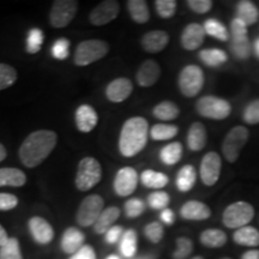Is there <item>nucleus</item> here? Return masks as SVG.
I'll return each mask as SVG.
<instances>
[{
	"label": "nucleus",
	"mask_w": 259,
	"mask_h": 259,
	"mask_svg": "<svg viewBox=\"0 0 259 259\" xmlns=\"http://www.w3.org/2000/svg\"><path fill=\"white\" fill-rule=\"evenodd\" d=\"M58 136L51 130H37L24 139L19 148V158L28 168H35L50 156L57 145Z\"/></svg>",
	"instance_id": "obj_1"
},
{
	"label": "nucleus",
	"mask_w": 259,
	"mask_h": 259,
	"mask_svg": "<svg viewBox=\"0 0 259 259\" xmlns=\"http://www.w3.org/2000/svg\"><path fill=\"white\" fill-rule=\"evenodd\" d=\"M149 137V124L142 116L130 118L122 125L119 136V151L122 156L134 157L145 148Z\"/></svg>",
	"instance_id": "obj_2"
},
{
	"label": "nucleus",
	"mask_w": 259,
	"mask_h": 259,
	"mask_svg": "<svg viewBox=\"0 0 259 259\" xmlns=\"http://www.w3.org/2000/svg\"><path fill=\"white\" fill-rule=\"evenodd\" d=\"M102 168L100 162L94 157H84L79 161L74 184L82 192L89 191L101 181Z\"/></svg>",
	"instance_id": "obj_3"
},
{
	"label": "nucleus",
	"mask_w": 259,
	"mask_h": 259,
	"mask_svg": "<svg viewBox=\"0 0 259 259\" xmlns=\"http://www.w3.org/2000/svg\"><path fill=\"white\" fill-rule=\"evenodd\" d=\"M250 139V131L245 126H234L228 131L222 142V154L229 163L239 160L242 149Z\"/></svg>",
	"instance_id": "obj_4"
},
{
	"label": "nucleus",
	"mask_w": 259,
	"mask_h": 259,
	"mask_svg": "<svg viewBox=\"0 0 259 259\" xmlns=\"http://www.w3.org/2000/svg\"><path fill=\"white\" fill-rule=\"evenodd\" d=\"M196 111L203 118L211 120H225L231 115L232 105L222 97L205 95L196 102Z\"/></svg>",
	"instance_id": "obj_5"
},
{
	"label": "nucleus",
	"mask_w": 259,
	"mask_h": 259,
	"mask_svg": "<svg viewBox=\"0 0 259 259\" xmlns=\"http://www.w3.org/2000/svg\"><path fill=\"white\" fill-rule=\"evenodd\" d=\"M253 205L244 200L229 204L222 213V222L227 228L239 229L248 226L254 218Z\"/></svg>",
	"instance_id": "obj_6"
},
{
	"label": "nucleus",
	"mask_w": 259,
	"mask_h": 259,
	"mask_svg": "<svg viewBox=\"0 0 259 259\" xmlns=\"http://www.w3.org/2000/svg\"><path fill=\"white\" fill-rule=\"evenodd\" d=\"M247 25L238 17L232 19L231 23V52L238 60H246L251 56L252 46L248 38Z\"/></svg>",
	"instance_id": "obj_7"
},
{
	"label": "nucleus",
	"mask_w": 259,
	"mask_h": 259,
	"mask_svg": "<svg viewBox=\"0 0 259 259\" xmlns=\"http://www.w3.org/2000/svg\"><path fill=\"white\" fill-rule=\"evenodd\" d=\"M109 52V45L102 40H87L79 42L74 51V64L77 66H88L102 59Z\"/></svg>",
	"instance_id": "obj_8"
},
{
	"label": "nucleus",
	"mask_w": 259,
	"mask_h": 259,
	"mask_svg": "<svg viewBox=\"0 0 259 259\" xmlns=\"http://www.w3.org/2000/svg\"><path fill=\"white\" fill-rule=\"evenodd\" d=\"M204 72L198 65H186L178 77L180 93L185 97H194L202 92L204 87Z\"/></svg>",
	"instance_id": "obj_9"
},
{
	"label": "nucleus",
	"mask_w": 259,
	"mask_h": 259,
	"mask_svg": "<svg viewBox=\"0 0 259 259\" xmlns=\"http://www.w3.org/2000/svg\"><path fill=\"white\" fill-rule=\"evenodd\" d=\"M105 205V200L99 194H90L79 204L76 213V221L82 227L94 226L100 218Z\"/></svg>",
	"instance_id": "obj_10"
},
{
	"label": "nucleus",
	"mask_w": 259,
	"mask_h": 259,
	"mask_svg": "<svg viewBox=\"0 0 259 259\" xmlns=\"http://www.w3.org/2000/svg\"><path fill=\"white\" fill-rule=\"evenodd\" d=\"M78 11V2L76 0H57L52 5L50 22L52 27L61 29L67 27L73 21Z\"/></svg>",
	"instance_id": "obj_11"
},
{
	"label": "nucleus",
	"mask_w": 259,
	"mask_h": 259,
	"mask_svg": "<svg viewBox=\"0 0 259 259\" xmlns=\"http://www.w3.org/2000/svg\"><path fill=\"white\" fill-rule=\"evenodd\" d=\"M222 170V158L216 151L204 155L199 166L200 180L205 186H213L218 183Z\"/></svg>",
	"instance_id": "obj_12"
},
{
	"label": "nucleus",
	"mask_w": 259,
	"mask_h": 259,
	"mask_svg": "<svg viewBox=\"0 0 259 259\" xmlns=\"http://www.w3.org/2000/svg\"><path fill=\"white\" fill-rule=\"evenodd\" d=\"M138 180V173L135 168H121V169H119L118 173H116V176L114 178V183H113L114 192L118 194L119 197L131 196V194L136 191V189H137Z\"/></svg>",
	"instance_id": "obj_13"
},
{
	"label": "nucleus",
	"mask_w": 259,
	"mask_h": 259,
	"mask_svg": "<svg viewBox=\"0 0 259 259\" xmlns=\"http://www.w3.org/2000/svg\"><path fill=\"white\" fill-rule=\"evenodd\" d=\"M119 11H120V6H119L118 2H115V0H106V2L100 3L90 12L89 21L90 23L96 25V27H101V25H106L109 22L114 21L118 17Z\"/></svg>",
	"instance_id": "obj_14"
},
{
	"label": "nucleus",
	"mask_w": 259,
	"mask_h": 259,
	"mask_svg": "<svg viewBox=\"0 0 259 259\" xmlns=\"http://www.w3.org/2000/svg\"><path fill=\"white\" fill-rule=\"evenodd\" d=\"M29 232L38 245H47L52 242L54 238V229L51 223L40 216H34L28 222Z\"/></svg>",
	"instance_id": "obj_15"
},
{
	"label": "nucleus",
	"mask_w": 259,
	"mask_h": 259,
	"mask_svg": "<svg viewBox=\"0 0 259 259\" xmlns=\"http://www.w3.org/2000/svg\"><path fill=\"white\" fill-rule=\"evenodd\" d=\"M204 38H205V31L203 25L199 23H190L181 32L180 42L184 50L197 51L203 45Z\"/></svg>",
	"instance_id": "obj_16"
},
{
	"label": "nucleus",
	"mask_w": 259,
	"mask_h": 259,
	"mask_svg": "<svg viewBox=\"0 0 259 259\" xmlns=\"http://www.w3.org/2000/svg\"><path fill=\"white\" fill-rule=\"evenodd\" d=\"M161 76V67L157 61L145 60L137 71V83L143 88H150L156 84Z\"/></svg>",
	"instance_id": "obj_17"
},
{
	"label": "nucleus",
	"mask_w": 259,
	"mask_h": 259,
	"mask_svg": "<svg viewBox=\"0 0 259 259\" xmlns=\"http://www.w3.org/2000/svg\"><path fill=\"white\" fill-rule=\"evenodd\" d=\"M134 85L128 78H116L112 80L106 88V96L111 102L120 103L132 94Z\"/></svg>",
	"instance_id": "obj_18"
},
{
	"label": "nucleus",
	"mask_w": 259,
	"mask_h": 259,
	"mask_svg": "<svg viewBox=\"0 0 259 259\" xmlns=\"http://www.w3.org/2000/svg\"><path fill=\"white\" fill-rule=\"evenodd\" d=\"M180 216L186 221H205L211 216V209L199 200H189L181 206Z\"/></svg>",
	"instance_id": "obj_19"
},
{
	"label": "nucleus",
	"mask_w": 259,
	"mask_h": 259,
	"mask_svg": "<svg viewBox=\"0 0 259 259\" xmlns=\"http://www.w3.org/2000/svg\"><path fill=\"white\" fill-rule=\"evenodd\" d=\"M74 120L76 126L83 134H89L96 127L99 122V115L95 109L89 105H82L77 108L76 114H74Z\"/></svg>",
	"instance_id": "obj_20"
},
{
	"label": "nucleus",
	"mask_w": 259,
	"mask_h": 259,
	"mask_svg": "<svg viewBox=\"0 0 259 259\" xmlns=\"http://www.w3.org/2000/svg\"><path fill=\"white\" fill-rule=\"evenodd\" d=\"M142 47L148 53H160L169 44V35L164 30H151L142 37Z\"/></svg>",
	"instance_id": "obj_21"
},
{
	"label": "nucleus",
	"mask_w": 259,
	"mask_h": 259,
	"mask_svg": "<svg viewBox=\"0 0 259 259\" xmlns=\"http://www.w3.org/2000/svg\"><path fill=\"white\" fill-rule=\"evenodd\" d=\"M85 235L76 227H69L61 236L60 247L66 254H74L84 246Z\"/></svg>",
	"instance_id": "obj_22"
},
{
	"label": "nucleus",
	"mask_w": 259,
	"mask_h": 259,
	"mask_svg": "<svg viewBox=\"0 0 259 259\" xmlns=\"http://www.w3.org/2000/svg\"><path fill=\"white\" fill-rule=\"evenodd\" d=\"M206 142L208 134L205 126L199 121L193 122L187 132V147L191 151H200L205 148Z\"/></svg>",
	"instance_id": "obj_23"
},
{
	"label": "nucleus",
	"mask_w": 259,
	"mask_h": 259,
	"mask_svg": "<svg viewBox=\"0 0 259 259\" xmlns=\"http://www.w3.org/2000/svg\"><path fill=\"white\" fill-rule=\"evenodd\" d=\"M233 240L236 245L246 246V247H258L259 231L252 226H245L236 229L233 234Z\"/></svg>",
	"instance_id": "obj_24"
},
{
	"label": "nucleus",
	"mask_w": 259,
	"mask_h": 259,
	"mask_svg": "<svg viewBox=\"0 0 259 259\" xmlns=\"http://www.w3.org/2000/svg\"><path fill=\"white\" fill-rule=\"evenodd\" d=\"M197 181V170L192 164H185L180 168V170L177 174V189L180 192L186 193L193 189L194 184Z\"/></svg>",
	"instance_id": "obj_25"
},
{
	"label": "nucleus",
	"mask_w": 259,
	"mask_h": 259,
	"mask_svg": "<svg viewBox=\"0 0 259 259\" xmlns=\"http://www.w3.org/2000/svg\"><path fill=\"white\" fill-rule=\"evenodd\" d=\"M119 216H120V209L116 208V206H109V208L103 210L100 218L97 219L96 223L94 225L95 233L106 234L112 228L116 220L119 219Z\"/></svg>",
	"instance_id": "obj_26"
},
{
	"label": "nucleus",
	"mask_w": 259,
	"mask_h": 259,
	"mask_svg": "<svg viewBox=\"0 0 259 259\" xmlns=\"http://www.w3.org/2000/svg\"><path fill=\"white\" fill-rule=\"evenodd\" d=\"M27 183V177L18 168L5 167L0 168V187L2 186H12L21 187Z\"/></svg>",
	"instance_id": "obj_27"
},
{
	"label": "nucleus",
	"mask_w": 259,
	"mask_h": 259,
	"mask_svg": "<svg viewBox=\"0 0 259 259\" xmlns=\"http://www.w3.org/2000/svg\"><path fill=\"white\" fill-rule=\"evenodd\" d=\"M236 17L241 19L247 27L257 23L259 18V10L254 3L250 0H241L236 5Z\"/></svg>",
	"instance_id": "obj_28"
},
{
	"label": "nucleus",
	"mask_w": 259,
	"mask_h": 259,
	"mask_svg": "<svg viewBox=\"0 0 259 259\" xmlns=\"http://www.w3.org/2000/svg\"><path fill=\"white\" fill-rule=\"evenodd\" d=\"M200 244L209 248L223 247L228 241V236L221 229L209 228L205 229L199 236Z\"/></svg>",
	"instance_id": "obj_29"
},
{
	"label": "nucleus",
	"mask_w": 259,
	"mask_h": 259,
	"mask_svg": "<svg viewBox=\"0 0 259 259\" xmlns=\"http://www.w3.org/2000/svg\"><path fill=\"white\" fill-rule=\"evenodd\" d=\"M198 58L206 66L219 67L227 63L228 54L223 50H220V48H206V50H202L199 52Z\"/></svg>",
	"instance_id": "obj_30"
},
{
	"label": "nucleus",
	"mask_w": 259,
	"mask_h": 259,
	"mask_svg": "<svg viewBox=\"0 0 259 259\" xmlns=\"http://www.w3.org/2000/svg\"><path fill=\"white\" fill-rule=\"evenodd\" d=\"M205 35H209L216 40L227 42L231 38V31L226 27L222 22H220L216 18H208L203 24Z\"/></svg>",
	"instance_id": "obj_31"
},
{
	"label": "nucleus",
	"mask_w": 259,
	"mask_h": 259,
	"mask_svg": "<svg viewBox=\"0 0 259 259\" xmlns=\"http://www.w3.org/2000/svg\"><path fill=\"white\" fill-rule=\"evenodd\" d=\"M153 114L155 118L158 119V120L170 121L179 116L180 109L177 103L169 101V100H166V101L157 103V105L154 107Z\"/></svg>",
	"instance_id": "obj_32"
},
{
	"label": "nucleus",
	"mask_w": 259,
	"mask_h": 259,
	"mask_svg": "<svg viewBox=\"0 0 259 259\" xmlns=\"http://www.w3.org/2000/svg\"><path fill=\"white\" fill-rule=\"evenodd\" d=\"M127 10L131 18L136 23L144 24L150 19V11L147 2L144 0H128Z\"/></svg>",
	"instance_id": "obj_33"
},
{
	"label": "nucleus",
	"mask_w": 259,
	"mask_h": 259,
	"mask_svg": "<svg viewBox=\"0 0 259 259\" xmlns=\"http://www.w3.org/2000/svg\"><path fill=\"white\" fill-rule=\"evenodd\" d=\"M141 181L145 187H148V189L160 191V189H163V187L167 185L169 179H168L166 174L161 173V171L145 169L143 173L141 174Z\"/></svg>",
	"instance_id": "obj_34"
},
{
	"label": "nucleus",
	"mask_w": 259,
	"mask_h": 259,
	"mask_svg": "<svg viewBox=\"0 0 259 259\" xmlns=\"http://www.w3.org/2000/svg\"><path fill=\"white\" fill-rule=\"evenodd\" d=\"M183 156V145L179 142H171L160 151V160L166 166H174Z\"/></svg>",
	"instance_id": "obj_35"
},
{
	"label": "nucleus",
	"mask_w": 259,
	"mask_h": 259,
	"mask_svg": "<svg viewBox=\"0 0 259 259\" xmlns=\"http://www.w3.org/2000/svg\"><path fill=\"white\" fill-rule=\"evenodd\" d=\"M137 233L135 229H127L124 232L120 240V252L122 255L126 258L135 257L136 252H137Z\"/></svg>",
	"instance_id": "obj_36"
},
{
	"label": "nucleus",
	"mask_w": 259,
	"mask_h": 259,
	"mask_svg": "<svg viewBox=\"0 0 259 259\" xmlns=\"http://www.w3.org/2000/svg\"><path fill=\"white\" fill-rule=\"evenodd\" d=\"M179 134V127L173 124H156L150 130L151 139L156 142L168 141Z\"/></svg>",
	"instance_id": "obj_37"
},
{
	"label": "nucleus",
	"mask_w": 259,
	"mask_h": 259,
	"mask_svg": "<svg viewBox=\"0 0 259 259\" xmlns=\"http://www.w3.org/2000/svg\"><path fill=\"white\" fill-rule=\"evenodd\" d=\"M44 40H45L44 31L38 28H32L31 30L28 32L27 46H25V50H27L29 54L37 53V52L41 50Z\"/></svg>",
	"instance_id": "obj_38"
},
{
	"label": "nucleus",
	"mask_w": 259,
	"mask_h": 259,
	"mask_svg": "<svg viewBox=\"0 0 259 259\" xmlns=\"http://www.w3.org/2000/svg\"><path fill=\"white\" fill-rule=\"evenodd\" d=\"M0 259H23L17 239L10 238L8 242L0 247Z\"/></svg>",
	"instance_id": "obj_39"
},
{
	"label": "nucleus",
	"mask_w": 259,
	"mask_h": 259,
	"mask_svg": "<svg viewBox=\"0 0 259 259\" xmlns=\"http://www.w3.org/2000/svg\"><path fill=\"white\" fill-rule=\"evenodd\" d=\"M17 80V71L8 64L0 63V90L8 89Z\"/></svg>",
	"instance_id": "obj_40"
},
{
	"label": "nucleus",
	"mask_w": 259,
	"mask_h": 259,
	"mask_svg": "<svg viewBox=\"0 0 259 259\" xmlns=\"http://www.w3.org/2000/svg\"><path fill=\"white\" fill-rule=\"evenodd\" d=\"M177 248L173 252V259H186L193 252V242L186 236H179L176 240Z\"/></svg>",
	"instance_id": "obj_41"
},
{
	"label": "nucleus",
	"mask_w": 259,
	"mask_h": 259,
	"mask_svg": "<svg viewBox=\"0 0 259 259\" xmlns=\"http://www.w3.org/2000/svg\"><path fill=\"white\" fill-rule=\"evenodd\" d=\"M170 203L169 194L164 191H155L148 196V204L151 209L155 210H163L167 209V206Z\"/></svg>",
	"instance_id": "obj_42"
},
{
	"label": "nucleus",
	"mask_w": 259,
	"mask_h": 259,
	"mask_svg": "<svg viewBox=\"0 0 259 259\" xmlns=\"http://www.w3.org/2000/svg\"><path fill=\"white\" fill-rule=\"evenodd\" d=\"M177 5L176 0H156L155 2L157 15L163 19H169L176 15Z\"/></svg>",
	"instance_id": "obj_43"
},
{
	"label": "nucleus",
	"mask_w": 259,
	"mask_h": 259,
	"mask_svg": "<svg viewBox=\"0 0 259 259\" xmlns=\"http://www.w3.org/2000/svg\"><path fill=\"white\" fill-rule=\"evenodd\" d=\"M242 120L248 125L259 124V99L246 105L242 112Z\"/></svg>",
	"instance_id": "obj_44"
},
{
	"label": "nucleus",
	"mask_w": 259,
	"mask_h": 259,
	"mask_svg": "<svg viewBox=\"0 0 259 259\" xmlns=\"http://www.w3.org/2000/svg\"><path fill=\"white\" fill-rule=\"evenodd\" d=\"M70 56V41L61 37L54 42L52 46V57L57 60H65Z\"/></svg>",
	"instance_id": "obj_45"
},
{
	"label": "nucleus",
	"mask_w": 259,
	"mask_h": 259,
	"mask_svg": "<svg viewBox=\"0 0 259 259\" xmlns=\"http://www.w3.org/2000/svg\"><path fill=\"white\" fill-rule=\"evenodd\" d=\"M125 215L127 219H136L141 216L145 210V204L142 199L131 198L125 203Z\"/></svg>",
	"instance_id": "obj_46"
},
{
	"label": "nucleus",
	"mask_w": 259,
	"mask_h": 259,
	"mask_svg": "<svg viewBox=\"0 0 259 259\" xmlns=\"http://www.w3.org/2000/svg\"><path fill=\"white\" fill-rule=\"evenodd\" d=\"M144 234L149 241H151L153 244H158L163 239L164 235L163 226L160 222L149 223V225L145 226Z\"/></svg>",
	"instance_id": "obj_47"
},
{
	"label": "nucleus",
	"mask_w": 259,
	"mask_h": 259,
	"mask_svg": "<svg viewBox=\"0 0 259 259\" xmlns=\"http://www.w3.org/2000/svg\"><path fill=\"white\" fill-rule=\"evenodd\" d=\"M186 4L194 14L204 15L208 14L210 10L212 9L213 3L211 0H189V2H186Z\"/></svg>",
	"instance_id": "obj_48"
},
{
	"label": "nucleus",
	"mask_w": 259,
	"mask_h": 259,
	"mask_svg": "<svg viewBox=\"0 0 259 259\" xmlns=\"http://www.w3.org/2000/svg\"><path fill=\"white\" fill-rule=\"evenodd\" d=\"M18 198L11 193H0V211H8L17 206Z\"/></svg>",
	"instance_id": "obj_49"
},
{
	"label": "nucleus",
	"mask_w": 259,
	"mask_h": 259,
	"mask_svg": "<svg viewBox=\"0 0 259 259\" xmlns=\"http://www.w3.org/2000/svg\"><path fill=\"white\" fill-rule=\"evenodd\" d=\"M122 234H124V229L120 226H113L111 229L105 234V240L108 244H115L121 239Z\"/></svg>",
	"instance_id": "obj_50"
},
{
	"label": "nucleus",
	"mask_w": 259,
	"mask_h": 259,
	"mask_svg": "<svg viewBox=\"0 0 259 259\" xmlns=\"http://www.w3.org/2000/svg\"><path fill=\"white\" fill-rule=\"evenodd\" d=\"M69 259H96V253L92 246L84 245L78 252L71 255Z\"/></svg>",
	"instance_id": "obj_51"
},
{
	"label": "nucleus",
	"mask_w": 259,
	"mask_h": 259,
	"mask_svg": "<svg viewBox=\"0 0 259 259\" xmlns=\"http://www.w3.org/2000/svg\"><path fill=\"white\" fill-rule=\"evenodd\" d=\"M160 219L161 221L167 226H171L176 221V215H174V211L169 208L163 209L160 213Z\"/></svg>",
	"instance_id": "obj_52"
},
{
	"label": "nucleus",
	"mask_w": 259,
	"mask_h": 259,
	"mask_svg": "<svg viewBox=\"0 0 259 259\" xmlns=\"http://www.w3.org/2000/svg\"><path fill=\"white\" fill-rule=\"evenodd\" d=\"M241 259H259V250L258 248H252L242 253Z\"/></svg>",
	"instance_id": "obj_53"
},
{
	"label": "nucleus",
	"mask_w": 259,
	"mask_h": 259,
	"mask_svg": "<svg viewBox=\"0 0 259 259\" xmlns=\"http://www.w3.org/2000/svg\"><path fill=\"white\" fill-rule=\"evenodd\" d=\"M9 235L8 233H6V231L4 228H3V226L0 225V247H2L3 245H5L6 242H8L9 240Z\"/></svg>",
	"instance_id": "obj_54"
},
{
	"label": "nucleus",
	"mask_w": 259,
	"mask_h": 259,
	"mask_svg": "<svg viewBox=\"0 0 259 259\" xmlns=\"http://www.w3.org/2000/svg\"><path fill=\"white\" fill-rule=\"evenodd\" d=\"M252 48H253L255 58H258V59H259V37L255 38V41H254V44H253V47H252Z\"/></svg>",
	"instance_id": "obj_55"
},
{
	"label": "nucleus",
	"mask_w": 259,
	"mask_h": 259,
	"mask_svg": "<svg viewBox=\"0 0 259 259\" xmlns=\"http://www.w3.org/2000/svg\"><path fill=\"white\" fill-rule=\"evenodd\" d=\"M6 155H8V153H6V149L4 145H3L2 143H0V162L4 161L6 158Z\"/></svg>",
	"instance_id": "obj_56"
},
{
	"label": "nucleus",
	"mask_w": 259,
	"mask_h": 259,
	"mask_svg": "<svg viewBox=\"0 0 259 259\" xmlns=\"http://www.w3.org/2000/svg\"><path fill=\"white\" fill-rule=\"evenodd\" d=\"M106 259H120L118 257V255H115V254H111V255H108V257H107Z\"/></svg>",
	"instance_id": "obj_57"
},
{
	"label": "nucleus",
	"mask_w": 259,
	"mask_h": 259,
	"mask_svg": "<svg viewBox=\"0 0 259 259\" xmlns=\"http://www.w3.org/2000/svg\"><path fill=\"white\" fill-rule=\"evenodd\" d=\"M191 259H204L202 255H196V257H193V258H191Z\"/></svg>",
	"instance_id": "obj_58"
},
{
	"label": "nucleus",
	"mask_w": 259,
	"mask_h": 259,
	"mask_svg": "<svg viewBox=\"0 0 259 259\" xmlns=\"http://www.w3.org/2000/svg\"><path fill=\"white\" fill-rule=\"evenodd\" d=\"M137 259H151L150 257H142V258H137Z\"/></svg>",
	"instance_id": "obj_59"
},
{
	"label": "nucleus",
	"mask_w": 259,
	"mask_h": 259,
	"mask_svg": "<svg viewBox=\"0 0 259 259\" xmlns=\"http://www.w3.org/2000/svg\"><path fill=\"white\" fill-rule=\"evenodd\" d=\"M222 259H232V258H229V257H225V258H222Z\"/></svg>",
	"instance_id": "obj_60"
}]
</instances>
